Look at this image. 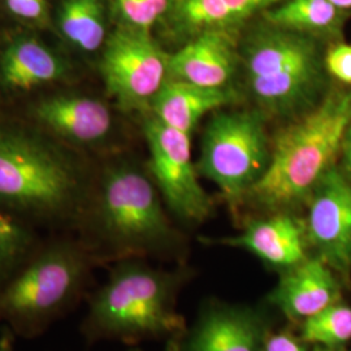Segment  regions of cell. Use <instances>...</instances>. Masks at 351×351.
Instances as JSON below:
<instances>
[{
    "mask_svg": "<svg viewBox=\"0 0 351 351\" xmlns=\"http://www.w3.org/2000/svg\"><path fill=\"white\" fill-rule=\"evenodd\" d=\"M17 336L7 326H0V351L16 350Z\"/></svg>",
    "mask_w": 351,
    "mask_h": 351,
    "instance_id": "obj_27",
    "label": "cell"
},
{
    "mask_svg": "<svg viewBox=\"0 0 351 351\" xmlns=\"http://www.w3.org/2000/svg\"><path fill=\"white\" fill-rule=\"evenodd\" d=\"M271 147L263 113L220 111L203 132L197 169L230 206H239L268 168Z\"/></svg>",
    "mask_w": 351,
    "mask_h": 351,
    "instance_id": "obj_7",
    "label": "cell"
},
{
    "mask_svg": "<svg viewBox=\"0 0 351 351\" xmlns=\"http://www.w3.org/2000/svg\"><path fill=\"white\" fill-rule=\"evenodd\" d=\"M341 151L343 154V172L351 177V124L346 132Z\"/></svg>",
    "mask_w": 351,
    "mask_h": 351,
    "instance_id": "obj_28",
    "label": "cell"
},
{
    "mask_svg": "<svg viewBox=\"0 0 351 351\" xmlns=\"http://www.w3.org/2000/svg\"><path fill=\"white\" fill-rule=\"evenodd\" d=\"M304 219L310 250L343 282L351 280V177L332 165L307 202Z\"/></svg>",
    "mask_w": 351,
    "mask_h": 351,
    "instance_id": "obj_11",
    "label": "cell"
},
{
    "mask_svg": "<svg viewBox=\"0 0 351 351\" xmlns=\"http://www.w3.org/2000/svg\"><path fill=\"white\" fill-rule=\"evenodd\" d=\"M349 14L328 0H287L264 11V19L272 25L317 39L339 36Z\"/></svg>",
    "mask_w": 351,
    "mask_h": 351,
    "instance_id": "obj_19",
    "label": "cell"
},
{
    "mask_svg": "<svg viewBox=\"0 0 351 351\" xmlns=\"http://www.w3.org/2000/svg\"><path fill=\"white\" fill-rule=\"evenodd\" d=\"M94 182L40 134L0 125V213L30 226L77 229Z\"/></svg>",
    "mask_w": 351,
    "mask_h": 351,
    "instance_id": "obj_2",
    "label": "cell"
},
{
    "mask_svg": "<svg viewBox=\"0 0 351 351\" xmlns=\"http://www.w3.org/2000/svg\"><path fill=\"white\" fill-rule=\"evenodd\" d=\"M298 336L313 348L339 349L351 341V306L337 302L298 324Z\"/></svg>",
    "mask_w": 351,
    "mask_h": 351,
    "instance_id": "obj_22",
    "label": "cell"
},
{
    "mask_svg": "<svg viewBox=\"0 0 351 351\" xmlns=\"http://www.w3.org/2000/svg\"><path fill=\"white\" fill-rule=\"evenodd\" d=\"M190 277L186 268L163 269L145 259L113 263L106 281L88 293L80 335L88 345L111 341L129 348L175 339L186 326L178 298Z\"/></svg>",
    "mask_w": 351,
    "mask_h": 351,
    "instance_id": "obj_3",
    "label": "cell"
},
{
    "mask_svg": "<svg viewBox=\"0 0 351 351\" xmlns=\"http://www.w3.org/2000/svg\"><path fill=\"white\" fill-rule=\"evenodd\" d=\"M176 0H113L123 25L150 32L164 16L169 14Z\"/></svg>",
    "mask_w": 351,
    "mask_h": 351,
    "instance_id": "obj_23",
    "label": "cell"
},
{
    "mask_svg": "<svg viewBox=\"0 0 351 351\" xmlns=\"http://www.w3.org/2000/svg\"><path fill=\"white\" fill-rule=\"evenodd\" d=\"M8 10L29 21H43L47 16V0H5Z\"/></svg>",
    "mask_w": 351,
    "mask_h": 351,
    "instance_id": "obj_26",
    "label": "cell"
},
{
    "mask_svg": "<svg viewBox=\"0 0 351 351\" xmlns=\"http://www.w3.org/2000/svg\"><path fill=\"white\" fill-rule=\"evenodd\" d=\"M268 310V306L208 300L193 323L167 342V351H262L275 330Z\"/></svg>",
    "mask_w": 351,
    "mask_h": 351,
    "instance_id": "obj_10",
    "label": "cell"
},
{
    "mask_svg": "<svg viewBox=\"0 0 351 351\" xmlns=\"http://www.w3.org/2000/svg\"><path fill=\"white\" fill-rule=\"evenodd\" d=\"M351 124V93H333L290 121L274 141L271 159L242 204L263 213H294L333 165Z\"/></svg>",
    "mask_w": 351,
    "mask_h": 351,
    "instance_id": "obj_4",
    "label": "cell"
},
{
    "mask_svg": "<svg viewBox=\"0 0 351 351\" xmlns=\"http://www.w3.org/2000/svg\"><path fill=\"white\" fill-rule=\"evenodd\" d=\"M77 230L99 267L125 259L169 258L178 246L154 180L133 164L111 165L101 173Z\"/></svg>",
    "mask_w": 351,
    "mask_h": 351,
    "instance_id": "obj_1",
    "label": "cell"
},
{
    "mask_svg": "<svg viewBox=\"0 0 351 351\" xmlns=\"http://www.w3.org/2000/svg\"><path fill=\"white\" fill-rule=\"evenodd\" d=\"M169 55L150 32L121 25L103 46L101 73L108 94L124 111L149 108L169 78Z\"/></svg>",
    "mask_w": 351,
    "mask_h": 351,
    "instance_id": "obj_8",
    "label": "cell"
},
{
    "mask_svg": "<svg viewBox=\"0 0 351 351\" xmlns=\"http://www.w3.org/2000/svg\"><path fill=\"white\" fill-rule=\"evenodd\" d=\"M30 113L52 134L77 145H95L112 132V113L108 106L88 95H49L36 101Z\"/></svg>",
    "mask_w": 351,
    "mask_h": 351,
    "instance_id": "obj_15",
    "label": "cell"
},
{
    "mask_svg": "<svg viewBox=\"0 0 351 351\" xmlns=\"http://www.w3.org/2000/svg\"><path fill=\"white\" fill-rule=\"evenodd\" d=\"M63 37L84 52L99 50L107 40L103 0H63L58 12Z\"/></svg>",
    "mask_w": 351,
    "mask_h": 351,
    "instance_id": "obj_20",
    "label": "cell"
},
{
    "mask_svg": "<svg viewBox=\"0 0 351 351\" xmlns=\"http://www.w3.org/2000/svg\"><path fill=\"white\" fill-rule=\"evenodd\" d=\"M311 351H349L346 348H339V349H326V348H314Z\"/></svg>",
    "mask_w": 351,
    "mask_h": 351,
    "instance_id": "obj_30",
    "label": "cell"
},
{
    "mask_svg": "<svg viewBox=\"0 0 351 351\" xmlns=\"http://www.w3.org/2000/svg\"><path fill=\"white\" fill-rule=\"evenodd\" d=\"M281 0H176L172 11L177 30L195 36L206 30H230L255 13L267 11Z\"/></svg>",
    "mask_w": 351,
    "mask_h": 351,
    "instance_id": "obj_18",
    "label": "cell"
},
{
    "mask_svg": "<svg viewBox=\"0 0 351 351\" xmlns=\"http://www.w3.org/2000/svg\"><path fill=\"white\" fill-rule=\"evenodd\" d=\"M217 242L247 251L277 274L297 267L311 256L304 220L294 213H264L249 220L237 236Z\"/></svg>",
    "mask_w": 351,
    "mask_h": 351,
    "instance_id": "obj_12",
    "label": "cell"
},
{
    "mask_svg": "<svg viewBox=\"0 0 351 351\" xmlns=\"http://www.w3.org/2000/svg\"><path fill=\"white\" fill-rule=\"evenodd\" d=\"M262 351H310V345H307L297 332L280 329L269 333Z\"/></svg>",
    "mask_w": 351,
    "mask_h": 351,
    "instance_id": "obj_25",
    "label": "cell"
},
{
    "mask_svg": "<svg viewBox=\"0 0 351 351\" xmlns=\"http://www.w3.org/2000/svg\"><path fill=\"white\" fill-rule=\"evenodd\" d=\"M329 3H332L333 5H336L339 10L343 11H350L351 10V0H328Z\"/></svg>",
    "mask_w": 351,
    "mask_h": 351,
    "instance_id": "obj_29",
    "label": "cell"
},
{
    "mask_svg": "<svg viewBox=\"0 0 351 351\" xmlns=\"http://www.w3.org/2000/svg\"><path fill=\"white\" fill-rule=\"evenodd\" d=\"M326 71L343 84L351 85V45H337L326 53Z\"/></svg>",
    "mask_w": 351,
    "mask_h": 351,
    "instance_id": "obj_24",
    "label": "cell"
},
{
    "mask_svg": "<svg viewBox=\"0 0 351 351\" xmlns=\"http://www.w3.org/2000/svg\"><path fill=\"white\" fill-rule=\"evenodd\" d=\"M326 60L317 39L267 23L239 45L245 86L264 116L294 120L317 104Z\"/></svg>",
    "mask_w": 351,
    "mask_h": 351,
    "instance_id": "obj_6",
    "label": "cell"
},
{
    "mask_svg": "<svg viewBox=\"0 0 351 351\" xmlns=\"http://www.w3.org/2000/svg\"><path fill=\"white\" fill-rule=\"evenodd\" d=\"M239 68V45L230 30H206L169 55V78L198 86L232 88Z\"/></svg>",
    "mask_w": 351,
    "mask_h": 351,
    "instance_id": "obj_14",
    "label": "cell"
},
{
    "mask_svg": "<svg viewBox=\"0 0 351 351\" xmlns=\"http://www.w3.org/2000/svg\"><path fill=\"white\" fill-rule=\"evenodd\" d=\"M71 65L37 38L19 37L0 56V85L10 91H29L60 82Z\"/></svg>",
    "mask_w": 351,
    "mask_h": 351,
    "instance_id": "obj_17",
    "label": "cell"
},
{
    "mask_svg": "<svg viewBox=\"0 0 351 351\" xmlns=\"http://www.w3.org/2000/svg\"><path fill=\"white\" fill-rule=\"evenodd\" d=\"M40 243L34 226L8 213H0V288Z\"/></svg>",
    "mask_w": 351,
    "mask_h": 351,
    "instance_id": "obj_21",
    "label": "cell"
},
{
    "mask_svg": "<svg viewBox=\"0 0 351 351\" xmlns=\"http://www.w3.org/2000/svg\"><path fill=\"white\" fill-rule=\"evenodd\" d=\"M343 287L328 264L311 255L303 263L278 274L276 285L265 297V304L298 326L341 302Z\"/></svg>",
    "mask_w": 351,
    "mask_h": 351,
    "instance_id": "obj_13",
    "label": "cell"
},
{
    "mask_svg": "<svg viewBox=\"0 0 351 351\" xmlns=\"http://www.w3.org/2000/svg\"><path fill=\"white\" fill-rule=\"evenodd\" d=\"M150 150L151 178L167 210L186 224H201L213 211V203L199 182L191 158L190 136L165 125L150 114L143 125Z\"/></svg>",
    "mask_w": 351,
    "mask_h": 351,
    "instance_id": "obj_9",
    "label": "cell"
},
{
    "mask_svg": "<svg viewBox=\"0 0 351 351\" xmlns=\"http://www.w3.org/2000/svg\"><path fill=\"white\" fill-rule=\"evenodd\" d=\"M98 262L77 239L40 243L0 288V326L36 339L72 314L93 290Z\"/></svg>",
    "mask_w": 351,
    "mask_h": 351,
    "instance_id": "obj_5",
    "label": "cell"
},
{
    "mask_svg": "<svg viewBox=\"0 0 351 351\" xmlns=\"http://www.w3.org/2000/svg\"><path fill=\"white\" fill-rule=\"evenodd\" d=\"M239 101L233 88L198 86L168 78L151 101V114L169 128L191 134L207 113L226 108Z\"/></svg>",
    "mask_w": 351,
    "mask_h": 351,
    "instance_id": "obj_16",
    "label": "cell"
},
{
    "mask_svg": "<svg viewBox=\"0 0 351 351\" xmlns=\"http://www.w3.org/2000/svg\"><path fill=\"white\" fill-rule=\"evenodd\" d=\"M128 351H143L139 346H130L129 349H128Z\"/></svg>",
    "mask_w": 351,
    "mask_h": 351,
    "instance_id": "obj_31",
    "label": "cell"
}]
</instances>
